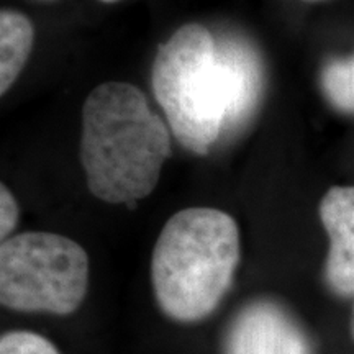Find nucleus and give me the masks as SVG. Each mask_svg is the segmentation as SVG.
<instances>
[{"label":"nucleus","instance_id":"f257e3e1","mask_svg":"<svg viewBox=\"0 0 354 354\" xmlns=\"http://www.w3.org/2000/svg\"><path fill=\"white\" fill-rule=\"evenodd\" d=\"M171 156L169 128L138 87L97 86L84 102L81 161L100 201L133 207L156 187Z\"/></svg>","mask_w":354,"mask_h":354},{"label":"nucleus","instance_id":"f03ea898","mask_svg":"<svg viewBox=\"0 0 354 354\" xmlns=\"http://www.w3.org/2000/svg\"><path fill=\"white\" fill-rule=\"evenodd\" d=\"M240 263V230L225 212L192 207L177 212L159 234L151 259L153 290L177 322L209 317L232 286Z\"/></svg>","mask_w":354,"mask_h":354},{"label":"nucleus","instance_id":"7ed1b4c3","mask_svg":"<svg viewBox=\"0 0 354 354\" xmlns=\"http://www.w3.org/2000/svg\"><path fill=\"white\" fill-rule=\"evenodd\" d=\"M151 84L177 141L190 153L209 154L232 120L227 68L210 30L180 26L159 48Z\"/></svg>","mask_w":354,"mask_h":354},{"label":"nucleus","instance_id":"20e7f679","mask_svg":"<svg viewBox=\"0 0 354 354\" xmlns=\"http://www.w3.org/2000/svg\"><path fill=\"white\" fill-rule=\"evenodd\" d=\"M88 258L56 233L28 232L0 246V302L17 312L68 315L87 292Z\"/></svg>","mask_w":354,"mask_h":354},{"label":"nucleus","instance_id":"39448f33","mask_svg":"<svg viewBox=\"0 0 354 354\" xmlns=\"http://www.w3.org/2000/svg\"><path fill=\"white\" fill-rule=\"evenodd\" d=\"M225 354H312V344L282 305L256 300L243 307L230 323Z\"/></svg>","mask_w":354,"mask_h":354},{"label":"nucleus","instance_id":"423d86ee","mask_svg":"<svg viewBox=\"0 0 354 354\" xmlns=\"http://www.w3.org/2000/svg\"><path fill=\"white\" fill-rule=\"evenodd\" d=\"M320 218L330 236L325 279L335 294L354 295V187H331L320 203Z\"/></svg>","mask_w":354,"mask_h":354},{"label":"nucleus","instance_id":"0eeeda50","mask_svg":"<svg viewBox=\"0 0 354 354\" xmlns=\"http://www.w3.org/2000/svg\"><path fill=\"white\" fill-rule=\"evenodd\" d=\"M218 53L227 68L232 91V120L230 130H238L253 117L263 92V63L258 51L240 38L216 39Z\"/></svg>","mask_w":354,"mask_h":354},{"label":"nucleus","instance_id":"6e6552de","mask_svg":"<svg viewBox=\"0 0 354 354\" xmlns=\"http://www.w3.org/2000/svg\"><path fill=\"white\" fill-rule=\"evenodd\" d=\"M35 28L24 13L3 8L0 12V94H7L33 50Z\"/></svg>","mask_w":354,"mask_h":354},{"label":"nucleus","instance_id":"1a4fd4ad","mask_svg":"<svg viewBox=\"0 0 354 354\" xmlns=\"http://www.w3.org/2000/svg\"><path fill=\"white\" fill-rule=\"evenodd\" d=\"M320 82L323 94L336 110L354 115V55L328 61Z\"/></svg>","mask_w":354,"mask_h":354},{"label":"nucleus","instance_id":"9d476101","mask_svg":"<svg viewBox=\"0 0 354 354\" xmlns=\"http://www.w3.org/2000/svg\"><path fill=\"white\" fill-rule=\"evenodd\" d=\"M0 354H59L46 338L30 331H10L0 339Z\"/></svg>","mask_w":354,"mask_h":354},{"label":"nucleus","instance_id":"9b49d317","mask_svg":"<svg viewBox=\"0 0 354 354\" xmlns=\"http://www.w3.org/2000/svg\"><path fill=\"white\" fill-rule=\"evenodd\" d=\"M19 203L6 184L0 185V236L6 241L19 223Z\"/></svg>","mask_w":354,"mask_h":354},{"label":"nucleus","instance_id":"f8f14e48","mask_svg":"<svg viewBox=\"0 0 354 354\" xmlns=\"http://www.w3.org/2000/svg\"><path fill=\"white\" fill-rule=\"evenodd\" d=\"M351 335H353V339H354V308H353V315H351Z\"/></svg>","mask_w":354,"mask_h":354},{"label":"nucleus","instance_id":"ddd939ff","mask_svg":"<svg viewBox=\"0 0 354 354\" xmlns=\"http://www.w3.org/2000/svg\"><path fill=\"white\" fill-rule=\"evenodd\" d=\"M304 2H312V3H315V2H326V0H304Z\"/></svg>","mask_w":354,"mask_h":354},{"label":"nucleus","instance_id":"4468645a","mask_svg":"<svg viewBox=\"0 0 354 354\" xmlns=\"http://www.w3.org/2000/svg\"><path fill=\"white\" fill-rule=\"evenodd\" d=\"M100 2H105V3H113V2H118V0H100Z\"/></svg>","mask_w":354,"mask_h":354}]
</instances>
